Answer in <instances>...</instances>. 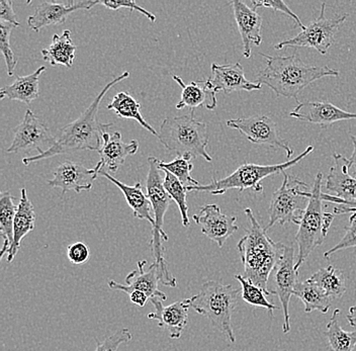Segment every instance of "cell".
I'll return each mask as SVG.
<instances>
[{
  "label": "cell",
  "mask_w": 356,
  "mask_h": 351,
  "mask_svg": "<svg viewBox=\"0 0 356 351\" xmlns=\"http://www.w3.org/2000/svg\"><path fill=\"white\" fill-rule=\"evenodd\" d=\"M230 4L243 42V56L248 59L251 56V46H260L262 43V17L239 0H233Z\"/></svg>",
  "instance_id": "cell-22"
},
{
  "label": "cell",
  "mask_w": 356,
  "mask_h": 351,
  "mask_svg": "<svg viewBox=\"0 0 356 351\" xmlns=\"http://www.w3.org/2000/svg\"><path fill=\"white\" fill-rule=\"evenodd\" d=\"M132 338L130 329L122 328L104 341L100 342L97 339V348L95 351H118L122 343H128Z\"/></svg>",
  "instance_id": "cell-39"
},
{
  "label": "cell",
  "mask_w": 356,
  "mask_h": 351,
  "mask_svg": "<svg viewBox=\"0 0 356 351\" xmlns=\"http://www.w3.org/2000/svg\"><path fill=\"white\" fill-rule=\"evenodd\" d=\"M35 213L33 204L31 203L26 188H22L21 199L17 204L15 215V226H13V243L8 253V263L13 261L19 252L22 239L35 229Z\"/></svg>",
  "instance_id": "cell-25"
},
{
  "label": "cell",
  "mask_w": 356,
  "mask_h": 351,
  "mask_svg": "<svg viewBox=\"0 0 356 351\" xmlns=\"http://www.w3.org/2000/svg\"><path fill=\"white\" fill-rule=\"evenodd\" d=\"M129 297H130V301L132 302L133 304L139 306L140 308H143L149 300L147 295L144 294L143 292H140V291H134L131 294H129Z\"/></svg>",
  "instance_id": "cell-44"
},
{
  "label": "cell",
  "mask_w": 356,
  "mask_h": 351,
  "mask_svg": "<svg viewBox=\"0 0 356 351\" xmlns=\"http://www.w3.org/2000/svg\"><path fill=\"white\" fill-rule=\"evenodd\" d=\"M208 80L217 92L231 93L233 91H253L262 88L259 82L250 81L245 77L243 66L239 62L228 65L211 64V75Z\"/></svg>",
  "instance_id": "cell-21"
},
{
  "label": "cell",
  "mask_w": 356,
  "mask_h": 351,
  "mask_svg": "<svg viewBox=\"0 0 356 351\" xmlns=\"http://www.w3.org/2000/svg\"><path fill=\"white\" fill-rule=\"evenodd\" d=\"M266 61V67L260 71L257 81L266 84L278 97L297 99L300 92L323 77H336L339 71L328 66H311L297 54L291 56H269L260 53Z\"/></svg>",
  "instance_id": "cell-3"
},
{
  "label": "cell",
  "mask_w": 356,
  "mask_h": 351,
  "mask_svg": "<svg viewBox=\"0 0 356 351\" xmlns=\"http://www.w3.org/2000/svg\"><path fill=\"white\" fill-rule=\"evenodd\" d=\"M326 3H322L319 17L309 24L304 31L291 38L284 40L275 46L277 50L286 48H310L315 49L321 55H326L329 48L333 45L334 39L339 30L340 26L346 21L348 15H337L328 19L325 15Z\"/></svg>",
  "instance_id": "cell-11"
},
{
  "label": "cell",
  "mask_w": 356,
  "mask_h": 351,
  "mask_svg": "<svg viewBox=\"0 0 356 351\" xmlns=\"http://www.w3.org/2000/svg\"><path fill=\"white\" fill-rule=\"evenodd\" d=\"M69 261L75 266L86 263L90 256V250L84 242H74L67 248Z\"/></svg>",
  "instance_id": "cell-42"
},
{
  "label": "cell",
  "mask_w": 356,
  "mask_h": 351,
  "mask_svg": "<svg viewBox=\"0 0 356 351\" xmlns=\"http://www.w3.org/2000/svg\"><path fill=\"white\" fill-rule=\"evenodd\" d=\"M308 281L319 286L332 301L339 300L346 292L343 273L332 266L323 268L313 273Z\"/></svg>",
  "instance_id": "cell-29"
},
{
  "label": "cell",
  "mask_w": 356,
  "mask_h": 351,
  "mask_svg": "<svg viewBox=\"0 0 356 351\" xmlns=\"http://www.w3.org/2000/svg\"><path fill=\"white\" fill-rule=\"evenodd\" d=\"M97 4L106 6V8L113 10H118L120 8H128L131 12L137 10V12L141 13L142 15H145L147 19H150L152 23L156 22L155 15L145 10L142 6H138L137 2L133 1V0H122V1H118V0H108V1H106V0H104V1H97Z\"/></svg>",
  "instance_id": "cell-41"
},
{
  "label": "cell",
  "mask_w": 356,
  "mask_h": 351,
  "mask_svg": "<svg viewBox=\"0 0 356 351\" xmlns=\"http://www.w3.org/2000/svg\"><path fill=\"white\" fill-rule=\"evenodd\" d=\"M227 126L239 131L251 143L280 148L286 152V158L293 156V150L289 147L288 142L280 136L277 124L266 115H255L229 120Z\"/></svg>",
  "instance_id": "cell-12"
},
{
  "label": "cell",
  "mask_w": 356,
  "mask_h": 351,
  "mask_svg": "<svg viewBox=\"0 0 356 351\" xmlns=\"http://www.w3.org/2000/svg\"><path fill=\"white\" fill-rule=\"evenodd\" d=\"M295 250L291 246H286L282 251L277 266L271 275H273V284H275V295H278L282 311H284V333L291 331V318H289V302L293 290L299 283V272L295 270ZM270 275V277H271Z\"/></svg>",
  "instance_id": "cell-14"
},
{
  "label": "cell",
  "mask_w": 356,
  "mask_h": 351,
  "mask_svg": "<svg viewBox=\"0 0 356 351\" xmlns=\"http://www.w3.org/2000/svg\"><path fill=\"white\" fill-rule=\"evenodd\" d=\"M348 213H356V203L349 204V206L338 204L333 210L334 215H343L348 214Z\"/></svg>",
  "instance_id": "cell-45"
},
{
  "label": "cell",
  "mask_w": 356,
  "mask_h": 351,
  "mask_svg": "<svg viewBox=\"0 0 356 351\" xmlns=\"http://www.w3.org/2000/svg\"><path fill=\"white\" fill-rule=\"evenodd\" d=\"M340 310L335 309L324 332L331 351H353L356 346V331L348 332L339 324Z\"/></svg>",
  "instance_id": "cell-33"
},
{
  "label": "cell",
  "mask_w": 356,
  "mask_h": 351,
  "mask_svg": "<svg viewBox=\"0 0 356 351\" xmlns=\"http://www.w3.org/2000/svg\"><path fill=\"white\" fill-rule=\"evenodd\" d=\"M102 166L99 163L88 170L81 164L73 161H65L60 164L54 171V177L48 181L51 188H61L62 195L69 190L75 193L88 192L92 188L93 182L99 177Z\"/></svg>",
  "instance_id": "cell-16"
},
{
  "label": "cell",
  "mask_w": 356,
  "mask_h": 351,
  "mask_svg": "<svg viewBox=\"0 0 356 351\" xmlns=\"http://www.w3.org/2000/svg\"><path fill=\"white\" fill-rule=\"evenodd\" d=\"M314 151V146H309L304 152L300 153L299 156L293 160L284 162L282 164H275V165H258L255 163H244L243 165L238 168L234 171L232 174L225 179H213L211 183L206 186H188V192H204L210 193L211 195H224L225 193L230 190H239L240 192L251 188L256 193H262L264 186L261 181L271 175L277 173L284 172L289 168H293L296 164L302 161L305 157L308 156Z\"/></svg>",
  "instance_id": "cell-7"
},
{
  "label": "cell",
  "mask_w": 356,
  "mask_h": 351,
  "mask_svg": "<svg viewBox=\"0 0 356 351\" xmlns=\"http://www.w3.org/2000/svg\"><path fill=\"white\" fill-rule=\"evenodd\" d=\"M99 175L108 179V181L113 182V184H115V186H118L122 190L127 203L132 209L134 217L136 219L146 220V221L151 224L153 228V226H154V218L151 214L152 206H151L148 195H145L143 188H142V184L140 182H137L134 186H127V184L118 181L113 175L106 172L104 170L99 171Z\"/></svg>",
  "instance_id": "cell-26"
},
{
  "label": "cell",
  "mask_w": 356,
  "mask_h": 351,
  "mask_svg": "<svg viewBox=\"0 0 356 351\" xmlns=\"http://www.w3.org/2000/svg\"><path fill=\"white\" fill-rule=\"evenodd\" d=\"M193 219L200 226L202 234L215 241L220 248L239 229L236 225L237 218L222 214L220 206L215 204L202 206L200 214L193 215Z\"/></svg>",
  "instance_id": "cell-17"
},
{
  "label": "cell",
  "mask_w": 356,
  "mask_h": 351,
  "mask_svg": "<svg viewBox=\"0 0 356 351\" xmlns=\"http://www.w3.org/2000/svg\"><path fill=\"white\" fill-rule=\"evenodd\" d=\"M148 266L146 261L137 262L138 268L134 272L129 273L126 277V284L117 283L115 281H108V286L111 290L120 291L131 294L134 291H140L147 295L149 300L158 299L164 302L167 300V295L158 288V284L161 283L163 286L177 288V279L175 275L169 272L168 266L157 263L154 261Z\"/></svg>",
  "instance_id": "cell-10"
},
{
  "label": "cell",
  "mask_w": 356,
  "mask_h": 351,
  "mask_svg": "<svg viewBox=\"0 0 356 351\" xmlns=\"http://www.w3.org/2000/svg\"><path fill=\"white\" fill-rule=\"evenodd\" d=\"M284 181L282 186L273 193L269 206V222L266 230L280 224L284 226L288 223H293L299 226L302 214L310 201L311 192L306 182L300 181L298 177L282 172Z\"/></svg>",
  "instance_id": "cell-8"
},
{
  "label": "cell",
  "mask_w": 356,
  "mask_h": 351,
  "mask_svg": "<svg viewBox=\"0 0 356 351\" xmlns=\"http://www.w3.org/2000/svg\"><path fill=\"white\" fill-rule=\"evenodd\" d=\"M0 22L13 24L17 28L21 26L13 10V3L11 0H0Z\"/></svg>",
  "instance_id": "cell-43"
},
{
  "label": "cell",
  "mask_w": 356,
  "mask_h": 351,
  "mask_svg": "<svg viewBox=\"0 0 356 351\" xmlns=\"http://www.w3.org/2000/svg\"><path fill=\"white\" fill-rule=\"evenodd\" d=\"M17 26H13V24L6 23V22H0V49H1L4 59H6L8 76H13L17 64V57H15L10 45L11 32Z\"/></svg>",
  "instance_id": "cell-37"
},
{
  "label": "cell",
  "mask_w": 356,
  "mask_h": 351,
  "mask_svg": "<svg viewBox=\"0 0 356 351\" xmlns=\"http://www.w3.org/2000/svg\"><path fill=\"white\" fill-rule=\"evenodd\" d=\"M351 141L353 144V153L349 158V170H353V177L356 179V137L350 135Z\"/></svg>",
  "instance_id": "cell-46"
},
{
  "label": "cell",
  "mask_w": 356,
  "mask_h": 351,
  "mask_svg": "<svg viewBox=\"0 0 356 351\" xmlns=\"http://www.w3.org/2000/svg\"><path fill=\"white\" fill-rule=\"evenodd\" d=\"M353 247H356V213L351 215L350 219H349V225L346 227L344 236L333 248L324 253V257L329 259L334 253L338 252V251Z\"/></svg>",
  "instance_id": "cell-38"
},
{
  "label": "cell",
  "mask_w": 356,
  "mask_h": 351,
  "mask_svg": "<svg viewBox=\"0 0 356 351\" xmlns=\"http://www.w3.org/2000/svg\"><path fill=\"white\" fill-rule=\"evenodd\" d=\"M150 301L155 310L148 315L149 319L158 321V326L166 330L171 339H179L188 325V310L191 309L189 299L175 302L169 306H164L158 299Z\"/></svg>",
  "instance_id": "cell-20"
},
{
  "label": "cell",
  "mask_w": 356,
  "mask_h": 351,
  "mask_svg": "<svg viewBox=\"0 0 356 351\" xmlns=\"http://www.w3.org/2000/svg\"><path fill=\"white\" fill-rule=\"evenodd\" d=\"M46 70V67L38 68L37 70L26 76H19L10 85L4 86L0 90V99H8L30 104L39 97L40 76Z\"/></svg>",
  "instance_id": "cell-27"
},
{
  "label": "cell",
  "mask_w": 356,
  "mask_h": 351,
  "mask_svg": "<svg viewBox=\"0 0 356 351\" xmlns=\"http://www.w3.org/2000/svg\"><path fill=\"white\" fill-rule=\"evenodd\" d=\"M158 165L160 170H167L171 174L175 175L184 186H200L199 181H195L191 175L193 170L191 159L186 157L178 156L171 162H164L158 160Z\"/></svg>",
  "instance_id": "cell-36"
},
{
  "label": "cell",
  "mask_w": 356,
  "mask_h": 351,
  "mask_svg": "<svg viewBox=\"0 0 356 351\" xmlns=\"http://www.w3.org/2000/svg\"><path fill=\"white\" fill-rule=\"evenodd\" d=\"M293 295L299 297L304 303L306 313L319 311L322 314H327L332 305V300L325 294L319 286L311 283L308 279L297 284L293 290Z\"/></svg>",
  "instance_id": "cell-31"
},
{
  "label": "cell",
  "mask_w": 356,
  "mask_h": 351,
  "mask_svg": "<svg viewBox=\"0 0 356 351\" xmlns=\"http://www.w3.org/2000/svg\"><path fill=\"white\" fill-rule=\"evenodd\" d=\"M158 160L154 156L148 157L149 170L147 174L146 188L147 195L150 199L152 206L153 218H154V226L152 228V239L150 241L151 251L157 263L167 266L165 257H164L163 245L162 240L168 241V236L163 230L164 217L169 206L171 204L170 195L167 193L164 188L162 179L161 170L158 165Z\"/></svg>",
  "instance_id": "cell-9"
},
{
  "label": "cell",
  "mask_w": 356,
  "mask_h": 351,
  "mask_svg": "<svg viewBox=\"0 0 356 351\" xmlns=\"http://www.w3.org/2000/svg\"><path fill=\"white\" fill-rule=\"evenodd\" d=\"M173 79L182 88L181 99L177 104V110L184 108H195L204 106L208 110H215L217 106V91L211 88L209 80H197L186 84L177 75H173Z\"/></svg>",
  "instance_id": "cell-24"
},
{
  "label": "cell",
  "mask_w": 356,
  "mask_h": 351,
  "mask_svg": "<svg viewBox=\"0 0 356 351\" xmlns=\"http://www.w3.org/2000/svg\"><path fill=\"white\" fill-rule=\"evenodd\" d=\"M239 291L231 284L209 281L202 284L199 294L189 297L191 308L208 318L229 341L235 342L232 327V314L237 305Z\"/></svg>",
  "instance_id": "cell-6"
},
{
  "label": "cell",
  "mask_w": 356,
  "mask_h": 351,
  "mask_svg": "<svg viewBox=\"0 0 356 351\" xmlns=\"http://www.w3.org/2000/svg\"><path fill=\"white\" fill-rule=\"evenodd\" d=\"M130 76V72L124 71L121 75L111 80L104 86L99 95L93 99L90 106L81 113L77 120L59 129L56 134V144L50 150L37 154L35 156L22 159V163L28 166L33 162L51 158L57 155L65 154L73 151L90 150L99 151L102 145V136L113 124H102L97 119V112L102 99L115 84Z\"/></svg>",
  "instance_id": "cell-1"
},
{
  "label": "cell",
  "mask_w": 356,
  "mask_h": 351,
  "mask_svg": "<svg viewBox=\"0 0 356 351\" xmlns=\"http://www.w3.org/2000/svg\"><path fill=\"white\" fill-rule=\"evenodd\" d=\"M76 46L73 43L71 32L65 30L62 35H53L52 43L42 50L44 61L49 62L51 66H65L72 67L75 59Z\"/></svg>",
  "instance_id": "cell-28"
},
{
  "label": "cell",
  "mask_w": 356,
  "mask_h": 351,
  "mask_svg": "<svg viewBox=\"0 0 356 351\" xmlns=\"http://www.w3.org/2000/svg\"><path fill=\"white\" fill-rule=\"evenodd\" d=\"M251 4H252L253 10H257L258 8H271V10H275V12L284 13V15H289L291 19L295 21V23L297 24L296 28L300 26L302 31L307 28L305 24H302L300 17H298L295 13L291 12V8H289L284 1H280V0H252Z\"/></svg>",
  "instance_id": "cell-40"
},
{
  "label": "cell",
  "mask_w": 356,
  "mask_h": 351,
  "mask_svg": "<svg viewBox=\"0 0 356 351\" xmlns=\"http://www.w3.org/2000/svg\"><path fill=\"white\" fill-rule=\"evenodd\" d=\"M346 318L347 320H348L349 324H350L353 327L356 328V305L349 309L348 314H347Z\"/></svg>",
  "instance_id": "cell-47"
},
{
  "label": "cell",
  "mask_w": 356,
  "mask_h": 351,
  "mask_svg": "<svg viewBox=\"0 0 356 351\" xmlns=\"http://www.w3.org/2000/svg\"><path fill=\"white\" fill-rule=\"evenodd\" d=\"M289 117L324 128L337 122L356 120V113L346 112L328 101H305L299 102Z\"/></svg>",
  "instance_id": "cell-18"
},
{
  "label": "cell",
  "mask_w": 356,
  "mask_h": 351,
  "mask_svg": "<svg viewBox=\"0 0 356 351\" xmlns=\"http://www.w3.org/2000/svg\"><path fill=\"white\" fill-rule=\"evenodd\" d=\"M13 133L15 138L8 149V153L11 154L33 149L43 154L56 144V137L49 126L31 110L26 111L24 120L13 129Z\"/></svg>",
  "instance_id": "cell-13"
},
{
  "label": "cell",
  "mask_w": 356,
  "mask_h": 351,
  "mask_svg": "<svg viewBox=\"0 0 356 351\" xmlns=\"http://www.w3.org/2000/svg\"><path fill=\"white\" fill-rule=\"evenodd\" d=\"M235 279L241 284L242 299L249 305L256 307V308L266 309L270 313V316L273 317V311L278 310L277 306L271 304L266 299V294L261 288L250 283L242 275H236Z\"/></svg>",
  "instance_id": "cell-35"
},
{
  "label": "cell",
  "mask_w": 356,
  "mask_h": 351,
  "mask_svg": "<svg viewBox=\"0 0 356 351\" xmlns=\"http://www.w3.org/2000/svg\"><path fill=\"white\" fill-rule=\"evenodd\" d=\"M333 159L334 165L329 171L325 188L335 195L323 193V201L342 206L355 204L356 179L350 174L349 160L338 153H334Z\"/></svg>",
  "instance_id": "cell-15"
},
{
  "label": "cell",
  "mask_w": 356,
  "mask_h": 351,
  "mask_svg": "<svg viewBox=\"0 0 356 351\" xmlns=\"http://www.w3.org/2000/svg\"><path fill=\"white\" fill-rule=\"evenodd\" d=\"M106 108L108 110L113 111L115 115L121 119L134 120V121L138 122L151 134L154 135L155 137H159V133L145 121L143 115L140 112L141 104L135 101L132 95L129 93L124 92V91L117 93Z\"/></svg>",
  "instance_id": "cell-30"
},
{
  "label": "cell",
  "mask_w": 356,
  "mask_h": 351,
  "mask_svg": "<svg viewBox=\"0 0 356 351\" xmlns=\"http://www.w3.org/2000/svg\"><path fill=\"white\" fill-rule=\"evenodd\" d=\"M139 149V142L132 140L130 143H124L120 132L113 134L104 133L102 136V145L99 151L100 161L99 163L108 168L111 172H117L120 166L122 165L128 156H133Z\"/></svg>",
  "instance_id": "cell-23"
},
{
  "label": "cell",
  "mask_w": 356,
  "mask_h": 351,
  "mask_svg": "<svg viewBox=\"0 0 356 351\" xmlns=\"http://www.w3.org/2000/svg\"><path fill=\"white\" fill-rule=\"evenodd\" d=\"M97 6V1H84L57 3L54 1H44L39 4L33 15L29 17L28 24L33 31L39 33L44 26L51 24H63L70 13L79 10H90Z\"/></svg>",
  "instance_id": "cell-19"
},
{
  "label": "cell",
  "mask_w": 356,
  "mask_h": 351,
  "mask_svg": "<svg viewBox=\"0 0 356 351\" xmlns=\"http://www.w3.org/2000/svg\"><path fill=\"white\" fill-rule=\"evenodd\" d=\"M323 173L318 172L312 186L311 197L302 214L296 242L298 244V257L295 270L299 272L305 261L316 248L319 247L326 238L329 229L332 225L335 215L325 212V202L322 199Z\"/></svg>",
  "instance_id": "cell-5"
},
{
  "label": "cell",
  "mask_w": 356,
  "mask_h": 351,
  "mask_svg": "<svg viewBox=\"0 0 356 351\" xmlns=\"http://www.w3.org/2000/svg\"><path fill=\"white\" fill-rule=\"evenodd\" d=\"M159 141L169 151H175L178 156L193 159L202 157L211 162L207 151L209 133L207 124L195 119L193 112L181 117H169L160 126Z\"/></svg>",
  "instance_id": "cell-4"
},
{
  "label": "cell",
  "mask_w": 356,
  "mask_h": 351,
  "mask_svg": "<svg viewBox=\"0 0 356 351\" xmlns=\"http://www.w3.org/2000/svg\"><path fill=\"white\" fill-rule=\"evenodd\" d=\"M244 212L250 228L237 245L243 264V277L261 288L267 295H273L269 291V279L286 245L273 241L267 235L266 228L258 223L251 209H245Z\"/></svg>",
  "instance_id": "cell-2"
},
{
  "label": "cell",
  "mask_w": 356,
  "mask_h": 351,
  "mask_svg": "<svg viewBox=\"0 0 356 351\" xmlns=\"http://www.w3.org/2000/svg\"><path fill=\"white\" fill-rule=\"evenodd\" d=\"M161 170L164 172V188H165L167 193L170 195L171 199L177 203L178 209H179L182 225L188 227L191 223H189L188 206V203H186L188 188L175 175L171 174L167 170Z\"/></svg>",
  "instance_id": "cell-34"
},
{
  "label": "cell",
  "mask_w": 356,
  "mask_h": 351,
  "mask_svg": "<svg viewBox=\"0 0 356 351\" xmlns=\"http://www.w3.org/2000/svg\"><path fill=\"white\" fill-rule=\"evenodd\" d=\"M17 206L15 203V197L10 193L3 192L0 195V232L3 237L1 255H8L13 243V226H15V215Z\"/></svg>",
  "instance_id": "cell-32"
}]
</instances>
